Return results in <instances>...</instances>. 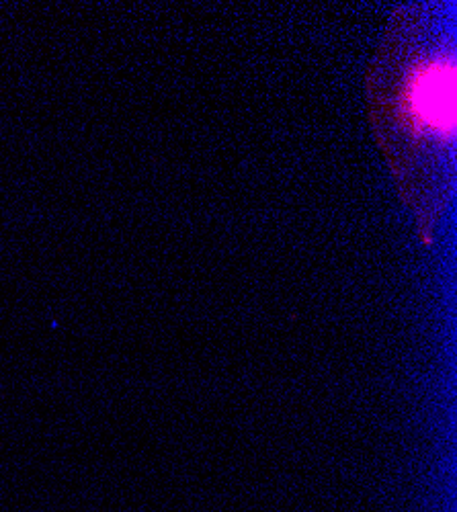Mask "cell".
Segmentation results:
<instances>
[{
	"label": "cell",
	"instance_id": "1",
	"mask_svg": "<svg viewBox=\"0 0 457 512\" xmlns=\"http://www.w3.org/2000/svg\"><path fill=\"white\" fill-rule=\"evenodd\" d=\"M406 109L421 130L451 138L455 134V66L437 60L414 70L406 89Z\"/></svg>",
	"mask_w": 457,
	"mask_h": 512
}]
</instances>
